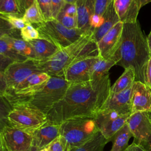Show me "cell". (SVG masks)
Instances as JSON below:
<instances>
[{
    "mask_svg": "<svg viewBox=\"0 0 151 151\" xmlns=\"http://www.w3.org/2000/svg\"><path fill=\"white\" fill-rule=\"evenodd\" d=\"M133 137L130 128L126 123L113 136V145L110 151H124L128 146V142Z\"/></svg>",
    "mask_w": 151,
    "mask_h": 151,
    "instance_id": "obj_21",
    "label": "cell"
},
{
    "mask_svg": "<svg viewBox=\"0 0 151 151\" xmlns=\"http://www.w3.org/2000/svg\"><path fill=\"white\" fill-rule=\"evenodd\" d=\"M44 21L52 18L51 0H35Z\"/></svg>",
    "mask_w": 151,
    "mask_h": 151,
    "instance_id": "obj_32",
    "label": "cell"
},
{
    "mask_svg": "<svg viewBox=\"0 0 151 151\" xmlns=\"http://www.w3.org/2000/svg\"><path fill=\"white\" fill-rule=\"evenodd\" d=\"M114 7L120 22L135 23L142 8L141 0H114Z\"/></svg>",
    "mask_w": 151,
    "mask_h": 151,
    "instance_id": "obj_17",
    "label": "cell"
},
{
    "mask_svg": "<svg viewBox=\"0 0 151 151\" xmlns=\"http://www.w3.org/2000/svg\"><path fill=\"white\" fill-rule=\"evenodd\" d=\"M64 0H51L52 18L56 19L57 17L65 4Z\"/></svg>",
    "mask_w": 151,
    "mask_h": 151,
    "instance_id": "obj_38",
    "label": "cell"
},
{
    "mask_svg": "<svg viewBox=\"0 0 151 151\" xmlns=\"http://www.w3.org/2000/svg\"><path fill=\"white\" fill-rule=\"evenodd\" d=\"M20 10L24 15L25 11L35 2V0H17Z\"/></svg>",
    "mask_w": 151,
    "mask_h": 151,
    "instance_id": "obj_42",
    "label": "cell"
},
{
    "mask_svg": "<svg viewBox=\"0 0 151 151\" xmlns=\"http://www.w3.org/2000/svg\"><path fill=\"white\" fill-rule=\"evenodd\" d=\"M0 151H4V147H3V145H2L1 136H0Z\"/></svg>",
    "mask_w": 151,
    "mask_h": 151,
    "instance_id": "obj_49",
    "label": "cell"
},
{
    "mask_svg": "<svg viewBox=\"0 0 151 151\" xmlns=\"http://www.w3.org/2000/svg\"><path fill=\"white\" fill-rule=\"evenodd\" d=\"M145 84L151 90V57H150L146 65Z\"/></svg>",
    "mask_w": 151,
    "mask_h": 151,
    "instance_id": "obj_41",
    "label": "cell"
},
{
    "mask_svg": "<svg viewBox=\"0 0 151 151\" xmlns=\"http://www.w3.org/2000/svg\"><path fill=\"white\" fill-rule=\"evenodd\" d=\"M119 22H120V19L115 11L113 1L109 5L102 15L100 25L93 31L92 33L93 40L97 43L103 36Z\"/></svg>",
    "mask_w": 151,
    "mask_h": 151,
    "instance_id": "obj_19",
    "label": "cell"
},
{
    "mask_svg": "<svg viewBox=\"0 0 151 151\" xmlns=\"http://www.w3.org/2000/svg\"><path fill=\"white\" fill-rule=\"evenodd\" d=\"M47 151H68V146L65 139L61 135L52 141L46 147Z\"/></svg>",
    "mask_w": 151,
    "mask_h": 151,
    "instance_id": "obj_35",
    "label": "cell"
},
{
    "mask_svg": "<svg viewBox=\"0 0 151 151\" xmlns=\"http://www.w3.org/2000/svg\"><path fill=\"white\" fill-rule=\"evenodd\" d=\"M4 151H5V150H4ZM29 151H40V149L34 146H32V147H31V149Z\"/></svg>",
    "mask_w": 151,
    "mask_h": 151,
    "instance_id": "obj_48",
    "label": "cell"
},
{
    "mask_svg": "<svg viewBox=\"0 0 151 151\" xmlns=\"http://www.w3.org/2000/svg\"><path fill=\"white\" fill-rule=\"evenodd\" d=\"M146 40H147V43L149 51V52H150V54L151 56V29H150V31L149 35L146 37Z\"/></svg>",
    "mask_w": 151,
    "mask_h": 151,
    "instance_id": "obj_45",
    "label": "cell"
},
{
    "mask_svg": "<svg viewBox=\"0 0 151 151\" xmlns=\"http://www.w3.org/2000/svg\"><path fill=\"white\" fill-rule=\"evenodd\" d=\"M116 63L117 61L113 58L104 59L100 57L93 66L91 80L101 78L108 74L110 69L116 65Z\"/></svg>",
    "mask_w": 151,
    "mask_h": 151,
    "instance_id": "obj_25",
    "label": "cell"
},
{
    "mask_svg": "<svg viewBox=\"0 0 151 151\" xmlns=\"http://www.w3.org/2000/svg\"><path fill=\"white\" fill-rule=\"evenodd\" d=\"M50 78L51 76L45 72L34 73L29 76L24 81L19 84L15 90L38 86L47 82Z\"/></svg>",
    "mask_w": 151,
    "mask_h": 151,
    "instance_id": "obj_26",
    "label": "cell"
},
{
    "mask_svg": "<svg viewBox=\"0 0 151 151\" xmlns=\"http://www.w3.org/2000/svg\"><path fill=\"white\" fill-rule=\"evenodd\" d=\"M14 62L12 60L0 54V72L4 73L6 68Z\"/></svg>",
    "mask_w": 151,
    "mask_h": 151,
    "instance_id": "obj_40",
    "label": "cell"
},
{
    "mask_svg": "<svg viewBox=\"0 0 151 151\" xmlns=\"http://www.w3.org/2000/svg\"><path fill=\"white\" fill-rule=\"evenodd\" d=\"M0 54L14 61H23L28 59L20 54L9 43L2 38L0 39Z\"/></svg>",
    "mask_w": 151,
    "mask_h": 151,
    "instance_id": "obj_28",
    "label": "cell"
},
{
    "mask_svg": "<svg viewBox=\"0 0 151 151\" xmlns=\"http://www.w3.org/2000/svg\"><path fill=\"white\" fill-rule=\"evenodd\" d=\"M5 151H29L32 146L31 133L7 125L0 130Z\"/></svg>",
    "mask_w": 151,
    "mask_h": 151,
    "instance_id": "obj_10",
    "label": "cell"
},
{
    "mask_svg": "<svg viewBox=\"0 0 151 151\" xmlns=\"http://www.w3.org/2000/svg\"><path fill=\"white\" fill-rule=\"evenodd\" d=\"M22 18L25 24L37 25L44 22L36 2L25 11Z\"/></svg>",
    "mask_w": 151,
    "mask_h": 151,
    "instance_id": "obj_27",
    "label": "cell"
},
{
    "mask_svg": "<svg viewBox=\"0 0 151 151\" xmlns=\"http://www.w3.org/2000/svg\"><path fill=\"white\" fill-rule=\"evenodd\" d=\"M114 0H95L94 15L101 18L109 5Z\"/></svg>",
    "mask_w": 151,
    "mask_h": 151,
    "instance_id": "obj_37",
    "label": "cell"
},
{
    "mask_svg": "<svg viewBox=\"0 0 151 151\" xmlns=\"http://www.w3.org/2000/svg\"><path fill=\"white\" fill-rule=\"evenodd\" d=\"M61 11L67 15L77 17V8L76 4L65 3L64 6L63 7Z\"/></svg>",
    "mask_w": 151,
    "mask_h": 151,
    "instance_id": "obj_39",
    "label": "cell"
},
{
    "mask_svg": "<svg viewBox=\"0 0 151 151\" xmlns=\"http://www.w3.org/2000/svg\"><path fill=\"white\" fill-rule=\"evenodd\" d=\"M127 123L134 138L133 143L147 151H151V122L147 112L131 114Z\"/></svg>",
    "mask_w": 151,
    "mask_h": 151,
    "instance_id": "obj_8",
    "label": "cell"
},
{
    "mask_svg": "<svg viewBox=\"0 0 151 151\" xmlns=\"http://www.w3.org/2000/svg\"><path fill=\"white\" fill-rule=\"evenodd\" d=\"M56 19L68 28H77V17L67 15L61 11Z\"/></svg>",
    "mask_w": 151,
    "mask_h": 151,
    "instance_id": "obj_33",
    "label": "cell"
},
{
    "mask_svg": "<svg viewBox=\"0 0 151 151\" xmlns=\"http://www.w3.org/2000/svg\"><path fill=\"white\" fill-rule=\"evenodd\" d=\"M7 36L21 38L20 31L15 29L8 21L0 16V39Z\"/></svg>",
    "mask_w": 151,
    "mask_h": 151,
    "instance_id": "obj_30",
    "label": "cell"
},
{
    "mask_svg": "<svg viewBox=\"0 0 151 151\" xmlns=\"http://www.w3.org/2000/svg\"><path fill=\"white\" fill-rule=\"evenodd\" d=\"M61 123L47 122L31 134L32 135V146L40 150L45 148L52 141L60 135Z\"/></svg>",
    "mask_w": 151,
    "mask_h": 151,
    "instance_id": "obj_16",
    "label": "cell"
},
{
    "mask_svg": "<svg viewBox=\"0 0 151 151\" xmlns=\"http://www.w3.org/2000/svg\"><path fill=\"white\" fill-rule=\"evenodd\" d=\"M135 81V73L132 67L124 69L121 76L111 86L110 93H117L131 87Z\"/></svg>",
    "mask_w": 151,
    "mask_h": 151,
    "instance_id": "obj_22",
    "label": "cell"
},
{
    "mask_svg": "<svg viewBox=\"0 0 151 151\" xmlns=\"http://www.w3.org/2000/svg\"><path fill=\"white\" fill-rule=\"evenodd\" d=\"M12 107L8 100L0 96V130L8 125V116Z\"/></svg>",
    "mask_w": 151,
    "mask_h": 151,
    "instance_id": "obj_31",
    "label": "cell"
},
{
    "mask_svg": "<svg viewBox=\"0 0 151 151\" xmlns=\"http://www.w3.org/2000/svg\"><path fill=\"white\" fill-rule=\"evenodd\" d=\"M100 57H91L79 60L69 65L63 77L69 83H80L91 80L92 68Z\"/></svg>",
    "mask_w": 151,
    "mask_h": 151,
    "instance_id": "obj_12",
    "label": "cell"
},
{
    "mask_svg": "<svg viewBox=\"0 0 151 151\" xmlns=\"http://www.w3.org/2000/svg\"><path fill=\"white\" fill-rule=\"evenodd\" d=\"M147 113L148 116H149V119H150V122H151V111H147Z\"/></svg>",
    "mask_w": 151,
    "mask_h": 151,
    "instance_id": "obj_50",
    "label": "cell"
},
{
    "mask_svg": "<svg viewBox=\"0 0 151 151\" xmlns=\"http://www.w3.org/2000/svg\"><path fill=\"white\" fill-rule=\"evenodd\" d=\"M43 72L38 66V60L27 59L23 61H15L4 72L8 91L15 90L29 76Z\"/></svg>",
    "mask_w": 151,
    "mask_h": 151,
    "instance_id": "obj_9",
    "label": "cell"
},
{
    "mask_svg": "<svg viewBox=\"0 0 151 151\" xmlns=\"http://www.w3.org/2000/svg\"><path fill=\"white\" fill-rule=\"evenodd\" d=\"M0 16L4 19L8 21L12 25V26L16 29L20 31L26 25L23 20L22 17L21 16L11 14H0Z\"/></svg>",
    "mask_w": 151,
    "mask_h": 151,
    "instance_id": "obj_36",
    "label": "cell"
},
{
    "mask_svg": "<svg viewBox=\"0 0 151 151\" xmlns=\"http://www.w3.org/2000/svg\"><path fill=\"white\" fill-rule=\"evenodd\" d=\"M110 141V140L106 139L99 132L93 137L84 145L72 148L68 151H103L105 145Z\"/></svg>",
    "mask_w": 151,
    "mask_h": 151,
    "instance_id": "obj_24",
    "label": "cell"
},
{
    "mask_svg": "<svg viewBox=\"0 0 151 151\" xmlns=\"http://www.w3.org/2000/svg\"><path fill=\"white\" fill-rule=\"evenodd\" d=\"M109 74L80 83H70L63 98L47 114V122L61 123L78 117L94 118L110 91Z\"/></svg>",
    "mask_w": 151,
    "mask_h": 151,
    "instance_id": "obj_1",
    "label": "cell"
},
{
    "mask_svg": "<svg viewBox=\"0 0 151 151\" xmlns=\"http://www.w3.org/2000/svg\"><path fill=\"white\" fill-rule=\"evenodd\" d=\"M60 132V135L66 140L69 150L86 143L93 137L99 130L94 118L78 117L62 122Z\"/></svg>",
    "mask_w": 151,
    "mask_h": 151,
    "instance_id": "obj_4",
    "label": "cell"
},
{
    "mask_svg": "<svg viewBox=\"0 0 151 151\" xmlns=\"http://www.w3.org/2000/svg\"><path fill=\"white\" fill-rule=\"evenodd\" d=\"M65 3H68V4H76V2L78 0H64Z\"/></svg>",
    "mask_w": 151,
    "mask_h": 151,
    "instance_id": "obj_46",
    "label": "cell"
},
{
    "mask_svg": "<svg viewBox=\"0 0 151 151\" xmlns=\"http://www.w3.org/2000/svg\"><path fill=\"white\" fill-rule=\"evenodd\" d=\"M69 84L63 77L52 76L41 88L23 103L30 104L47 115L51 108L63 98Z\"/></svg>",
    "mask_w": 151,
    "mask_h": 151,
    "instance_id": "obj_5",
    "label": "cell"
},
{
    "mask_svg": "<svg viewBox=\"0 0 151 151\" xmlns=\"http://www.w3.org/2000/svg\"><path fill=\"white\" fill-rule=\"evenodd\" d=\"M150 57L146 37L138 21L123 24L121 44L111 58L117 61L116 65L124 69L132 67L134 71L135 81L145 84L146 65Z\"/></svg>",
    "mask_w": 151,
    "mask_h": 151,
    "instance_id": "obj_2",
    "label": "cell"
},
{
    "mask_svg": "<svg viewBox=\"0 0 151 151\" xmlns=\"http://www.w3.org/2000/svg\"><path fill=\"white\" fill-rule=\"evenodd\" d=\"M130 115L114 110L100 111L94 119L99 132L106 139L111 141L114 134L127 123Z\"/></svg>",
    "mask_w": 151,
    "mask_h": 151,
    "instance_id": "obj_11",
    "label": "cell"
},
{
    "mask_svg": "<svg viewBox=\"0 0 151 151\" xmlns=\"http://www.w3.org/2000/svg\"><path fill=\"white\" fill-rule=\"evenodd\" d=\"M77 12V28L83 34L92 32L90 22L95 11V0H78L76 2Z\"/></svg>",
    "mask_w": 151,
    "mask_h": 151,
    "instance_id": "obj_18",
    "label": "cell"
},
{
    "mask_svg": "<svg viewBox=\"0 0 151 151\" xmlns=\"http://www.w3.org/2000/svg\"><path fill=\"white\" fill-rule=\"evenodd\" d=\"M124 151H147L134 143L130 145Z\"/></svg>",
    "mask_w": 151,
    "mask_h": 151,
    "instance_id": "obj_44",
    "label": "cell"
},
{
    "mask_svg": "<svg viewBox=\"0 0 151 151\" xmlns=\"http://www.w3.org/2000/svg\"><path fill=\"white\" fill-rule=\"evenodd\" d=\"M40 151H47V149H46V148H43V149L40 150Z\"/></svg>",
    "mask_w": 151,
    "mask_h": 151,
    "instance_id": "obj_51",
    "label": "cell"
},
{
    "mask_svg": "<svg viewBox=\"0 0 151 151\" xmlns=\"http://www.w3.org/2000/svg\"><path fill=\"white\" fill-rule=\"evenodd\" d=\"M7 90V86L4 74L0 72V96L4 97Z\"/></svg>",
    "mask_w": 151,
    "mask_h": 151,
    "instance_id": "obj_43",
    "label": "cell"
},
{
    "mask_svg": "<svg viewBox=\"0 0 151 151\" xmlns=\"http://www.w3.org/2000/svg\"><path fill=\"white\" fill-rule=\"evenodd\" d=\"M2 39L9 43L20 54L28 59L37 60V57L32 47L29 42L23 40L21 38L5 37Z\"/></svg>",
    "mask_w": 151,
    "mask_h": 151,
    "instance_id": "obj_23",
    "label": "cell"
},
{
    "mask_svg": "<svg viewBox=\"0 0 151 151\" xmlns=\"http://www.w3.org/2000/svg\"></svg>",
    "mask_w": 151,
    "mask_h": 151,
    "instance_id": "obj_53",
    "label": "cell"
},
{
    "mask_svg": "<svg viewBox=\"0 0 151 151\" xmlns=\"http://www.w3.org/2000/svg\"><path fill=\"white\" fill-rule=\"evenodd\" d=\"M0 14H11L23 17L17 0H0Z\"/></svg>",
    "mask_w": 151,
    "mask_h": 151,
    "instance_id": "obj_29",
    "label": "cell"
},
{
    "mask_svg": "<svg viewBox=\"0 0 151 151\" xmlns=\"http://www.w3.org/2000/svg\"><path fill=\"white\" fill-rule=\"evenodd\" d=\"M21 38L27 42L31 40L39 38V33L36 28L31 24H26L25 26L20 30Z\"/></svg>",
    "mask_w": 151,
    "mask_h": 151,
    "instance_id": "obj_34",
    "label": "cell"
},
{
    "mask_svg": "<svg viewBox=\"0 0 151 151\" xmlns=\"http://www.w3.org/2000/svg\"><path fill=\"white\" fill-rule=\"evenodd\" d=\"M151 2V0H144L142 1V7H143L144 5H145L146 4L149 3Z\"/></svg>",
    "mask_w": 151,
    "mask_h": 151,
    "instance_id": "obj_47",
    "label": "cell"
},
{
    "mask_svg": "<svg viewBox=\"0 0 151 151\" xmlns=\"http://www.w3.org/2000/svg\"><path fill=\"white\" fill-rule=\"evenodd\" d=\"M132 87L133 86L117 93H110L106 101L99 111L114 110L123 114H131Z\"/></svg>",
    "mask_w": 151,
    "mask_h": 151,
    "instance_id": "obj_14",
    "label": "cell"
},
{
    "mask_svg": "<svg viewBox=\"0 0 151 151\" xmlns=\"http://www.w3.org/2000/svg\"><path fill=\"white\" fill-rule=\"evenodd\" d=\"M99 56L97 44L92 38V32L83 34L79 39L68 47L59 50L52 57L38 61L41 71L51 77H63L66 68L84 58Z\"/></svg>",
    "mask_w": 151,
    "mask_h": 151,
    "instance_id": "obj_3",
    "label": "cell"
},
{
    "mask_svg": "<svg viewBox=\"0 0 151 151\" xmlns=\"http://www.w3.org/2000/svg\"><path fill=\"white\" fill-rule=\"evenodd\" d=\"M123 28V23L119 22L97 43L100 57L109 59L113 56L121 44Z\"/></svg>",
    "mask_w": 151,
    "mask_h": 151,
    "instance_id": "obj_13",
    "label": "cell"
},
{
    "mask_svg": "<svg viewBox=\"0 0 151 151\" xmlns=\"http://www.w3.org/2000/svg\"><path fill=\"white\" fill-rule=\"evenodd\" d=\"M36 25L40 38L48 40L60 50L69 46L84 34L78 28H68L54 19Z\"/></svg>",
    "mask_w": 151,
    "mask_h": 151,
    "instance_id": "obj_7",
    "label": "cell"
},
{
    "mask_svg": "<svg viewBox=\"0 0 151 151\" xmlns=\"http://www.w3.org/2000/svg\"><path fill=\"white\" fill-rule=\"evenodd\" d=\"M144 1V0H141V3L142 2V1Z\"/></svg>",
    "mask_w": 151,
    "mask_h": 151,
    "instance_id": "obj_52",
    "label": "cell"
},
{
    "mask_svg": "<svg viewBox=\"0 0 151 151\" xmlns=\"http://www.w3.org/2000/svg\"><path fill=\"white\" fill-rule=\"evenodd\" d=\"M47 122L45 113L27 103L14 106L8 116V125L29 133Z\"/></svg>",
    "mask_w": 151,
    "mask_h": 151,
    "instance_id": "obj_6",
    "label": "cell"
},
{
    "mask_svg": "<svg viewBox=\"0 0 151 151\" xmlns=\"http://www.w3.org/2000/svg\"><path fill=\"white\" fill-rule=\"evenodd\" d=\"M151 111V90L145 84L134 81L132 87L131 114Z\"/></svg>",
    "mask_w": 151,
    "mask_h": 151,
    "instance_id": "obj_15",
    "label": "cell"
},
{
    "mask_svg": "<svg viewBox=\"0 0 151 151\" xmlns=\"http://www.w3.org/2000/svg\"><path fill=\"white\" fill-rule=\"evenodd\" d=\"M29 42L32 47L38 61H45L50 58L60 50L55 45L43 38L32 40Z\"/></svg>",
    "mask_w": 151,
    "mask_h": 151,
    "instance_id": "obj_20",
    "label": "cell"
}]
</instances>
